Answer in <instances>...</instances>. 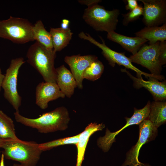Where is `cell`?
<instances>
[{"mask_svg": "<svg viewBox=\"0 0 166 166\" xmlns=\"http://www.w3.org/2000/svg\"><path fill=\"white\" fill-rule=\"evenodd\" d=\"M143 7L142 5H138L135 8L127 14H122L123 17V24L127 26L130 22L137 20L143 15Z\"/></svg>", "mask_w": 166, "mask_h": 166, "instance_id": "d4e9b609", "label": "cell"}, {"mask_svg": "<svg viewBox=\"0 0 166 166\" xmlns=\"http://www.w3.org/2000/svg\"><path fill=\"white\" fill-rule=\"evenodd\" d=\"M159 43L144 44L137 53L129 57L131 61L145 67L152 74L160 75L162 68L158 59Z\"/></svg>", "mask_w": 166, "mask_h": 166, "instance_id": "9c48e42d", "label": "cell"}, {"mask_svg": "<svg viewBox=\"0 0 166 166\" xmlns=\"http://www.w3.org/2000/svg\"><path fill=\"white\" fill-rule=\"evenodd\" d=\"M150 102L148 101L143 108L137 109L134 108V112L130 118L125 117L126 124L121 129L113 132H111L107 129L105 134L100 137L97 141V144L104 152L108 151L113 143L116 141V136L124 128L130 125L139 124L144 120L147 119L150 112Z\"/></svg>", "mask_w": 166, "mask_h": 166, "instance_id": "30bf717a", "label": "cell"}, {"mask_svg": "<svg viewBox=\"0 0 166 166\" xmlns=\"http://www.w3.org/2000/svg\"><path fill=\"white\" fill-rule=\"evenodd\" d=\"M107 38L120 44L132 55L136 54L140 48L148 41L145 39L138 37H131L119 34L114 31L108 33Z\"/></svg>", "mask_w": 166, "mask_h": 166, "instance_id": "2e32d148", "label": "cell"}, {"mask_svg": "<svg viewBox=\"0 0 166 166\" xmlns=\"http://www.w3.org/2000/svg\"><path fill=\"white\" fill-rule=\"evenodd\" d=\"M13 166H24L23 165L21 164H14Z\"/></svg>", "mask_w": 166, "mask_h": 166, "instance_id": "4dcf8cb0", "label": "cell"}, {"mask_svg": "<svg viewBox=\"0 0 166 166\" xmlns=\"http://www.w3.org/2000/svg\"><path fill=\"white\" fill-rule=\"evenodd\" d=\"M56 53L37 41L27 50V61L39 73L45 82L56 83L57 74L54 65Z\"/></svg>", "mask_w": 166, "mask_h": 166, "instance_id": "3957f363", "label": "cell"}, {"mask_svg": "<svg viewBox=\"0 0 166 166\" xmlns=\"http://www.w3.org/2000/svg\"><path fill=\"white\" fill-rule=\"evenodd\" d=\"M148 119L158 128L166 121V102L165 101H155L150 103Z\"/></svg>", "mask_w": 166, "mask_h": 166, "instance_id": "ffe728a7", "label": "cell"}, {"mask_svg": "<svg viewBox=\"0 0 166 166\" xmlns=\"http://www.w3.org/2000/svg\"><path fill=\"white\" fill-rule=\"evenodd\" d=\"M65 97L56 83L42 82L36 88L35 103L42 109L48 107L50 101Z\"/></svg>", "mask_w": 166, "mask_h": 166, "instance_id": "7c38bea8", "label": "cell"}, {"mask_svg": "<svg viewBox=\"0 0 166 166\" xmlns=\"http://www.w3.org/2000/svg\"><path fill=\"white\" fill-rule=\"evenodd\" d=\"M158 59L162 66L166 63V42H160Z\"/></svg>", "mask_w": 166, "mask_h": 166, "instance_id": "484cf974", "label": "cell"}, {"mask_svg": "<svg viewBox=\"0 0 166 166\" xmlns=\"http://www.w3.org/2000/svg\"><path fill=\"white\" fill-rule=\"evenodd\" d=\"M33 26L26 19L10 16L7 19L0 20V38L18 44L34 41Z\"/></svg>", "mask_w": 166, "mask_h": 166, "instance_id": "5b68a950", "label": "cell"}, {"mask_svg": "<svg viewBox=\"0 0 166 166\" xmlns=\"http://www.w3.org/2000/svg\"><path fill=\"white\" fill-rule=\"evenodd\" d=\"M4 158L19 162L24 166H36L43 152L34 141L5 140L1 145Z\"/></svg>", "mask_w": 166, "mask_h": 166, "instance_id": "7a4b0ae2", "label": "cell"}, {"mask_svg": "<svg viewBox=\"0 0 166 166\" xmlns=\"http://www.w3.org/2000/svg\"><path fill=\"white\" fill-rule=\"evenodd\" d=\"M140 166H150V165H148V164H143L142 163Z\"/></svg>", "mask_w": 166, "mask_h": 166, "instance_id": "1f68e13d", "label": "cell"}, {"mask_svg": "<svg viewBox=\"0 0 166 166\" xmlns=\"http://www.w3.org/2000/svg\"><path fill=\"white\" fill-rule=\"evenodd\" d=\"M144 5L142 21L146 27L159 26L166 22L165 0H138Z\"/></svg>", "mask_w": 166, "mask_h": 166, "instance_id": "8fae6325", "label": "cell"}, {"mask_svg": "<svg viewBox=\"0 0 166 166\" xmlns=\"http://www.w3.org/2000/svg\"><path fill=\"white\" fill-rule=\"evenodd\" d=\"M126 2H127V4L125 6L126 10H129L130 11L132 10L138 6L137 0H126Z\"/></svg>", "mask_w": 166, "mask_h": 166, "instance_id": "4316f807", "label": "cell"}, {"mask_svg": "<svg viewBox=\"0 0 166 166\" xmlns=\"http://www.w3.org/2000/svg\"><path fill=\"white\" fill-rule=\"evenodd\" d=\"M78 36L80 38L89 41L100 48L102 50L103 55L108 61L109 65L112 67H114L116 64L123 66L126 68L135 72L136 73L137 76L139 78H142V75H144L146 78H153L158 80L161 79V77L160 76L145 73L134 66L129 57L125 55L124 53L118 52L110 49L106 45L105 41L101 37L99 36L102 42V43H100L89 34L83 32L79 33Z\"/></svg>", "mask_w": 166, "mask_h": 166, "instance_id": "8992f818", "label": "cell"}, {"mask_svg": "<svg viewBox=\"0 0 166 166\" xmlns=\"http://www.w3.org/2000/svg\"><path fill=\"white\" fill-rule=\"evenodd\" d=\"M4 77V74L2 73L0 68V92L2 89V85L3 79Z\"/></svg>", "mask_w": 166, "mask_h": 166, "instance_id": "f546056e", "label": "cell"}, {"mask_svg": "<svg viewBox=\"0 0 166 166\" xmlns=\"http://www.w3.org/2000/svg\"><path fill=\"white\" fill-rule=\"evenodd\" d=\"M1 144L0 145V148L1 147ZM1 152H0V158H1Z\"/></svg>", "mask_w": 166, "mask_h": 166, "instance_id": "836d02e7", "label": "cell"}, {"mask_svg": "<svg viewBox=\"0 0 166 166\" xmlns=\"http://www.w3.org/2000/svg\"><path fill=\"white\" fill-rule=\"evenodd\" d=\"M97 59L96 56L93 55L82 56L78 54L65 57L64 61L69 66L79 89H82L83 88V74L84 71L93 62Z\"/></svg>", "mask_w": 166, "mask_h": 166, "instance_id": "4fadbf2b", "label": "cell"}, {"mask_svg": "<svg viewBox=\"0 0 166 166\" xmlns=\"http://www.w3.org/2000/svg\"><path fill=\"white\" fill-rule=\"evenodd\" d=\"M104 69L103 64L97 59L85 70L83 74V78L91 81H96L101 77Z\"/></svg>", "mask_w": 166, "mask_h": 166, "instance_id": "603a6c76", "label": "cell"}, {"mask_svg": "<svg viewBox=\"0 0 166 166\" xmlns=\"http://www.w3.org/2000/svg\"></svg>", "mask_w": 166, "mask_h": 166, "instance_id": "e575fe53", "label": "cell"}, {"mask_svg": "<svg viewBox=\"0 0 166 166\" xmlns=\"http://www.w3.org/2000/svg\"><path fill=\"white\" fill-rule=\"evenodd\" d=\"M119 14L120 11L117 9L107 10L97 4L85 9L82 18L87 24L96 31L108 33L116 29Z\"/></svg>", "mask_w": 166, "mask_h": 166, "instance_id": "277c9868", "label": "cell"}, {"mask_svg": "<svg viewBox=\"0 0 166 166\" xmlns=\"http://www.w3.org/2000/svg\"><path fill=\"white\" fill-rule=\"evenodd\" d=\"M25 62L24 58L22 57L12 59L6 71L2 85L5 98L16 112H18L22 98L18 91V77L20 68Z\"/></svg>", "mask_w": 166, "mask_h": 166, "instance_id": "52a82bcc", "label": "cell"}, {"mask_svg": "<svg viewBox=\"0 0 166 166\" xmlns=\"http://www.w3.org/2000/svg\"><path fill=\"white\" fill-rule=\"evenodd\" d=\"M121 70L126 73L132 79L135 87L137 89L144 87L147 89L152 94L155 101H164L166 99V83L165 81L160 82L156 79L152 78L147 81L133 76L126 69Z\"/></svg>", "mask_w": 166, "mask_h": 166, "instance_id": "5bb4252c", "label": "cell"}, {"mask_svg": "<svg viewBox=\"0 0 166 166\" xmlns=\"http://www.w3.org/2000/svg\"><path fill=\"white\" fill-rule=\"evenodd\" d=\"M16 121L25 126L37 129L40 133H48L65 130L70 118L68 111L63 106L45 113L36 118H30L14 113Z\"/></svg>", "mask_w": 166, "mask_h": 166, "instance_id": "6da1fadb", "label": "cell"}, {"mask_svg": "<svg viewBox=\"0 0 166 166\" xmlns=\"http://www.w3.org/2000/svg\"><path fill=\"white\" fill-rule=\"evenodd\" d=\"M136 37L144 38L149 42V45L166 40V22L161 26L145 27L136 32Z\"/></svg>", "mask_w": 166, "mask_h": 166, "instance_id": "ac0fdd59", "label": "cell"}, {"mask_svg": "<svg viewBox=\"0 0 166 166\" xmlns=\"http://www.w3.org/2000/svg\"><path fill=\"white\" fill-rule=\"evenodd\" d=\"M18 139L13 120L0 109V139L6 140Z\"/></svg>", "mask_w": 166, "mask_h": 166, "instance_id": "44dd1931", "label": "cell"}, {"mask_svg": "<svg viewBox=\"0 0 166 166\" xmlns=\"http://www.w3.org/2000/svg\"><path fill=\"white\" fill-rule=\"evenodd\" d=\"M79 134L77 135L64 138H60L47 142L39 144L40 149L43 151L50 150L58 146L68 144L76 145L77 143Z\"/></svg>", "mask_w": 166, "mask_h": 166, "instance_id": "cb8c5ba5", "label": "cell"}, {"mask_svg": "<svg viewBox=\"0 0 166 166\" xmlns=\"http://www.w3.org/2000/svg\"><path fill=\"white\" fill-rule=\"evenodd\" d=\"M78 2L82 5H86L89 6L95 4H97L101 2V0H79Z\"/></svg>", "mask_w": 166, "mask_h": 166, "instance_id": "83f0119b", "label": "cell"}, {"mask_svg": "<svg viewBox=\"0 0 166 166\" xmlns=\"http://www.w3.org/2000/svg\"><path fill=\"white\" fill-rule=\"evenodd\" d=\"M69 21L66 19H63L61 24V28L64 29H67L69 28Z\"/></svg>", "mask_w": 166, "mask_h": 166, "instance_id": "f1b7e54d", "label": "cell"}, {"mask_svg": "<svg viewBox=\"0 0 166 166\" xmlns=\"http://www.w3.org/2000/svg\"><path fill=\"white\" fill-rule=\"evenodd\" d=\"M139 136L136 144L127 152L125 161L122 166H140L138 156L140 150L144 144L154 140L157 135V128L148 119L139 124Z\"/></svg>", "mask_w": 166, "mask_h": 166, "instance_id": "ba28073f", "label": "cell"}, {"mask_svg": "<svg viewBox=\"0 0 166 166\" xmlns=\"http://www.w3.org/2000/svg\"><path fill=\"white\" fill-rule=\"evenodd\" d=\"M5 140L0 139V145Z\"/></svg>", "mask_w": 166, "mask_h": 166, "instance_id": "d6a6232c", "label": "cell"}, {"mask_svg": "<svg viewBox=\"0 0 166 166\" xmlns=\"http://www.w3.org/2000/svg\"><path fill=\"white\" fill-rule=\"evenodd\" d=\"M33 33L34 40L48 49H53L50 33L46 30L41 20L38 21L33 25Z\"/></svg>", "mask_w": 166, "mask_h": 166, "instance_id": "7402d4cb", "label": "cell"}, {"mask_svg": "<svg viewBox=\"0 0 166 166\" xmlns=\"http://www.w3.org/2000/svg\"><path fill=\"white\" fill-rule=\"evenodd\" d=\"M56 83L65 97H71L77 87L74 77L64 65L56 68Z\"/></svg>", "mask_w": 166, "mask_h": 166, "instance_id": "9a60e30c", "label": "cell"}, {"mask_svg": "<svg viewBox=\"0 0 166 166\" xmlns=\"http://www.w3.org/2000/svg\"><path fill=\"white\" fill-rule=\"evenodd\" d=\"M105 125L103 123H91L81 133L79 134L78 140L76 145L77 157L76 166H81L84 160L86 148L90 137L96 132L102 130Z\"/></svg>", "mask_w": 166, "mask_h": 166, "instance_id": "e0dca14e", "label": "cell"}, {"mask_svg": "<svg viewBox=\"0 0 166 166\" xmlns=\"http://www.w3.org/2000/svg\"><path fill=\"white\" fill-rule=\"evenodd\" d=\"M49 32L53 50L56 53L61 50L68 45L73 34L69 28H51Z\"/></svg>", "mask_w": 166, "mask_h": 166, "instance_id": "d6986e66", "label": "cell"}]
</instances>
